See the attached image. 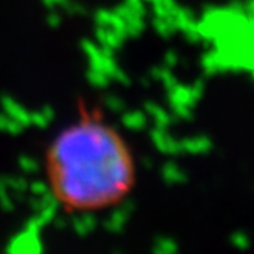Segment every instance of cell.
Wrapping results in <instances>:
<instances>
[{"label": "cell", "mask_w": 254, "mask_h": 254, "mask_svg": "<svg viewBox=\"0 0 254 254\" xmlns=\"http://www.w3.org/2000/svg\"><path fill=\"white\" fill-rule=\"evenodd\" d=\"M52 196L69 211H103L121 204L136 184V161L129 142L100 109L80 117L52 139L46 152Z\"/></svg>", "instance_id": "6da1fadb"}]
</instances>
